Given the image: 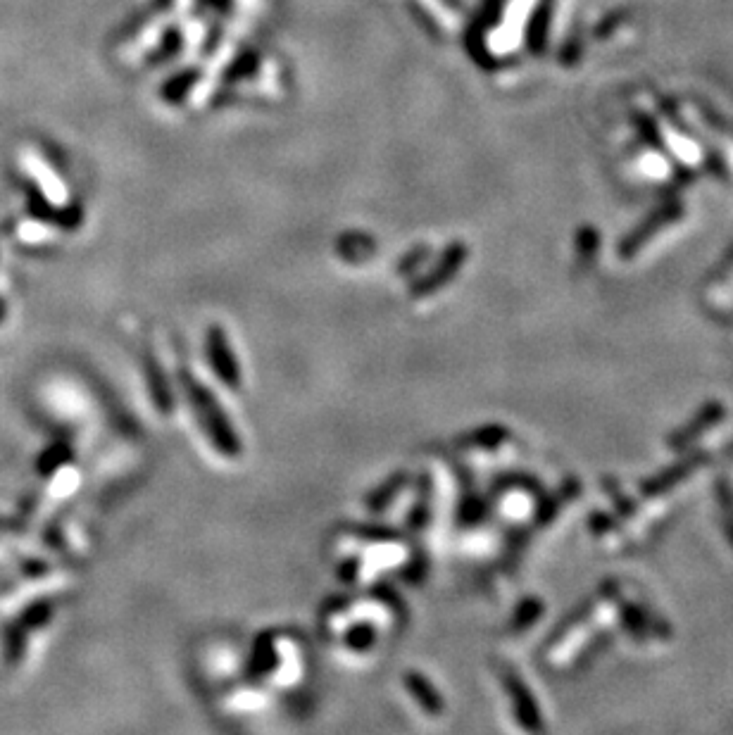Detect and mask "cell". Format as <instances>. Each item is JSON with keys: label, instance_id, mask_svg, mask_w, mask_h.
I'll return each mask as SVG.
<instances>
[{"label": "cell", "instance_id": "1", "mask_svg": "<svg viewBox=\"0 0 733 735\" xmlns=\"http://www.w3.org/2000/svg\"><path fill=\"white\" fill-rule=\"evenodd\" d=\"M184 383H186V391H189V398L193 402V407L198 410V417L200 422H203L205 431H208V436L212 438V443L217 445L219 452L227 457H238L241 455V441H238L236 431L231 429L227 414H224L222 405L212 398L208 388L203 386V383L193 381L191 376H184Z\"/></svg>", "mask_w": 733, "mask_h": 735}, {"label": "cell", "instance_id": "2", "mask_svg": "<svg viewBox=\"0 0 733 735\" xmlns=\"http://www.w3.org/2000/svg\"><path fill=\"white\" fill-rule=\"evenodd\" d=\"M208 355L219 379L227 383L229 388H238V383H241V369H238L236 357L229 350L227 336H224V331L219 326H212L208 334Z\"/></svg>", "mask_w": 733, "mask_h": 735}, {"label": "cell", "instance_id": "3", "mask_svg": "<svg viewBox=\"0 0 733 735\" xmlns=\"http://www.w3.org/2000/svg\"><path fill=\"white\" fill-rule=\"evenodd\" d=\"M505 686H507V693H510L512 697V705H515L517 719L522 721L524 728H529V731L541 728V714H538L534 700H531L529 688L524 686L522 678H519L517 674H507Z\"/></svg>", "mask_w": 733, "mask_h": 735}, {"label": "cell", "instance_id": "4", "mask_svg": "<svg viewBox=\"0 0 733 735\" xmlns=\"http://www.w3.org/2000/svg\"><path fill=\"white\" fill-rule=\"evenodd\" d=\"M405 686L412 693V697H415V700L419 702V705L426 709V712L438 714L443 709L441 697H438L436 688L431 686L429 681H426V676L415 674V671H412V674L405 676Z\"/></svg>", "mask_w": 733, "mask_h": 735}, {"label": "cell", "instance_id": "5", "mask_svg": "<svg viewBox=\"0 0 733 735\" xmlns=\"http://www.w3.org/2000/svg\"><path fill=\"white\" fill-rule=\"evenodd\" d=\"M405 481H407L405 474H396L391 481L384 483V486H381L377 490V493H374L372 498H369V505H372V510H384L386 502H391V498L398 493L400 488H403Z\"/></svg>", "mask_w": 733, "mask_h": 735}]
</instances>
